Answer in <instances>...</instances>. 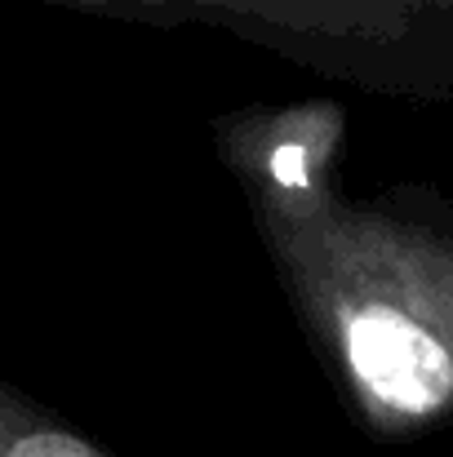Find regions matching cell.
<instances>
[{
	"instance_id": "1",
	"label": "cell",
	"mask_w": 453,
	"mask_h": 457,
	"mask_svg": "<svg viewBox=\"0 0 453 457\" xmlns=\"http://www.w3.org/2000/svg\"><path fill=\"white\" fill-rule=\"evenodd\" d=\"M347 112L254 103L214 120L254 231L351 422L409 445L453 422V200L400 182L347 195Z\"/></svg>"
},
{
	"instance_id": "4",
	"label": "cell",
	"mask_w": 453,
	"mask_h": 457,
	"mask_svg": "<svg viewBox=\"0 0 453 457\" xmlns=\"http://www.w3.org/2000/svg\"><path fill=\"white\" fill-rule=\"evenodd\" d=\"M405 4H414L423 18H432V22H440V27L453 31V0H405Z\"/></svg>"
},
{
	"instance_id": "2",
	"label": "cell",
	"mask_w": 453,
	"mask_h": 457,
	"mask_svg": "<svg viewBox=\"0 0 453 457\" xmlns=\"http://www.w3.org/2000/svg\"><path fill=\"white\" fill-rule=\"evenodd\" d=\"M134 22H214L311 71L387 89L453 94V31L405 0H40Z\"/></svg>"
},
{
	"instance_id": "3",
	"label": "cell",
	"mask_w": 453,
	"mask_h": 457,
	"mask_svg": "<svg viewBox=\"0 0 453 457\" xmlns=\"http://www.w3.org/2000/svg\"><path fill=\"white\" fill-rule=\"evenodd\" d=\"M0 457H112L80 427L49 413L40 400L0 382Z\"/></svg>"
}]
</instances>
